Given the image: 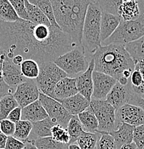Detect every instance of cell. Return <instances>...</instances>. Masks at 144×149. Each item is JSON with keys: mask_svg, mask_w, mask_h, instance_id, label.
Returning <instances> with one entry per match:
<instances>
[{"mask_svg": "<svg viewBox=\"0 0 144 149\" xmlns=\"http://www.w3.org/2000/svg\"><path fill=\"white\" fill-rule=\"evenodd\" d=\"M77 47L60 28L35 24L19 19L15 22L0 20V47L12 60L21 55L38 65L54 62L58 57Z\"/></svg>", "mask_w": 144, "mask_h": 149, "instance_id": "6da1fadb", "label": "cell"}, {"mask_svg": "<svg viewBox=\"0 0 144 149\" xmlns=\"http://www.w3.org/2000/svg\"><path fill=\"white\" fill-rule=\"evenodd\" d=\"M55 21L62 32L70 37L77 46H82V35L88 0L50 1Z\"/></svg>", "mask_w": 144, "mask_h": 149, "instance_id": "7a4b0ae2", "label": "cell"}, {"mask_svg": "<svg viewBox=\"0 0 144 149\" xmlns=\"http://www.w3.org/2000/svg\"><path fill=\"white\" fill-rule=\"evenodd\" d=\"M94 70L103 72L118 80L125 71L134 72L135 63L125 45L111 44L100 46L92 56Z\"/></svg>", "mask_w": 144, "mask_h": 149, "instance_id": "3957f363", "label": "cell"}, {"mask_svg": "<svg viewBox=\"0 0 144 149\" xmlns=\"http://www.w3.org/2000/svg\"><path fill=\"white\" fill-rule=\"evenodd\" d=\"M102 11L97 1H91L87 9L82 35V46L86 53L92 56L101 46L100 19Z\"/></svg>", "mask_w": 144, "mask_h": 149, "instance_id": "277c9868", "label": "cell"}, {"mask_svg": "<svg viewBox=\"0 0 144 149\" xmlns=\"http://www.w3.org/2000/svg\"><path fill=\"white\" fill-rule=\"evenodd\" d=\"M90 61L83 47L77 46L60 55L54 63L67 77L76 78L88 70Z\"/></svg>", "mask_w": 144, "mask_h": 149, "instance_id": "5b68a950", "label": "cell"}, {"mask_svg": "<svg viewBox=\"0 0 144 149\" xmlns=\"http://www.w3.org/2000/svg\"><path fill=\"white\" fill-rule=\"evenodd\" d=\"M144 36V14L137 19L120 21V24L109 38L101 43L102 46L111 44L125 45Z\"/></svg>", "mask_w": 144, "mask_h": 149, "instance_id": "8992f818", "label": "cell"}, {"mask_svg": "<svg viewBox=\"0 0 144 149\" xmlns=\"http://www.w3.org/2000/svg\"><path fill=\"white\" fill-rule=\"evenodd\" d=\"M40 72L36 78V83L40 93L51 97L55 85L60 80L67 77L64 71L55 64L47 62L39 65Z\"/></svg>", "mask_w": 144, "mask_h": 149, "instance_id": "52a82bcc", "label": "cell"}, {"mask_svg": "<svg viewBox=\"0 0 144 149\" xmlns=\"http://www.w3.org/2000/svg\"><path fill=\"white\" fill-rule=\"evenodd\" d=\"M88 109L92 111L97 118V132L110 133L116 130V111L106 100H91Z\"/></svg>", "mask_w": 144, "mask_h": 149, "instance_id": "ba28073f", "label": "cell"}, {"mask_svg": "<svg viewBox=\"0 0 144 149\" xmlns=\"http://www.w3.org/2000/svg\"><path fill=\"white\" fill-rule=\"evenodd\" d=\"M39 100L45 110L48 117L54 123L66 128L71 116L60 102L40 93Z\"/></svg>", "mask_w": 144, "mask_h": 149, "instance_id": "9c48e42d", "label": "cell"}, {"mask_svg": "<svg viewBox=\"0 0 144 149\" xmlns=\"http://www.w3.org/2000/svg\"><path fill=\"white\" fill-rule=\"evenodd\" d=\"M40 93L36 80L28 79L17 87L13 93V96L20 108H24L32 102L38 100Z\"/></svg>", "mask_w": 144, "mask_h": 149, "instance_id": "30bf717a", "label": "cell"}, {"mask_svg": "<svg viewBox=\"0 0 144 149\" xmlns=\"http://www.w3.org/2000/svg\"><path fill=\"white\" fill-rule=\"evenodd\" d=\"M115 117L116 127L120 123L128 124L134 127L144 125V111L139 107L129 103L117 110Z\"/></svg>", "mask_w": 144, "mask_h": 149, "instance_id": "8fae6325", "label": "cell"}, {"mask_svg": "<svg viewBox=\"0 0 144 149\" xmlns=\"http://www.w3.org/2000/svg\"><path fill=\"white\" fill-rule=\"evenodd\" d=\"M93 82V91L91 100H106L107 95L117 83V80L108 74L94 70Z\"/></svg>", "mask_w": 144, "mask_h": 149, "instance_id": "7c38bea8", "label": "cell"}, {"mask_svg": "<svg viewBox=\"0 0 144 149\" xmlns=\"http://www.w3.org/2000/svg\"><path fill=\"white\" fill-rule=\"evenodd\" d=\"M134 94L131 90L130 80L126 86H123L117 81L107 95L106 100L117 111L125 104L128 103Z\"/></svg>", "mask_w": 144, "mask_h": 149, "instance_id": "4fadbf2b", "label": "cell"}, {"mask_svg": "<svg viewBox=\"0 0 144 149\" xmlns=\"http://www.w3.org/2000/svg\"><path fill=\"white\" fill-rule=\"evenodd\" d=\"M2 76L5 83L15 91L20 83L28 80L22 74L20 66L14 64L8 57L3 60Z\"/></svg>", "mask_w": 144, "mask_h": 149, "instance_id": "5bb4252c", "label": "cell"}, {"mask_svg": "<svg viewBox=\"0 0 144 149\" xmlns=\"http://www.w3.org/2000/svg\"><path fill=\"white\" fill-rule=\"evenodd\" d=\"M118 14L122 21L137 19L144 14V1L122 0Z\"/></svg>", "mask_w": 144, "mask_h": 149, "instance_id": "9a60e30c", "label": "cell"}, {"mask_svg": "<svg viewBox=\"0 0 144 149\" xmlns=\"http://www.w3.org/2000/svg\"><path fill=\"white\" fill-rule=\"evenodd\" d=\"M94 71V60L91 58L88 70L83 74L76 77V86L78 93L85 97L89 101L93 91V72Z\"/></svg>", "mask_w": 144, "mask_h": 149, "instance_id": "2e32d148", "label": "cell"}, {"mask_svg": "<svg viewBox=\"0 0 144 149\" xmlns=\"http://www.w3.org/2000/svg\"><path fill=\"white\" fill-rule=\"evenodd\" d=\"M78 93L76 86V78L66 77L57 83L50 97L56 100H63Z\"/></svg>", "mask_w": 144, "mask_h": 149, "instance_id": "e0dca14e", "label": "cell"}, {"mask_svg": "<svg viewBox=\"0 0 144 149\" xmlns=\"http://www.w3.org/2000/svg\"><path fill=\"white\" fill-rule=\"evenodd\" d=\"M58 101L63 105L71 116H77L83 113L88 109L90 102L80 93H77L75 95L68 98L59 100Z\"/></svg>", "mask_w": 144, "mask_h": 149, "instance_id": "ac0fdd59", "label": "cell"}, {"mask_svg": "<svg viewBox=\"0 0 144 149\" xmlns=\"http://www.w3.org/2000/svg\"><path fill=\"white\" fill-rule=\"evenodd\" d=\"M120 19L118 15H111V14L102 12L101 19H100V41L101 43L109 38L118 25L120 24Z\"/></svg>", "mask_w": 144, "mask_h": 149, "instance_id": "d6986e66", "label": "cell"}, {"mask_svg": "<svg viewBox=\"0 0 144 149\" xmlns=\"http://www.w3.org/2000/svg\"><path fill=\"white\" fill-rule=\"evenodd\" d=\"M47 117L45 110L39 100L22 109L21 120L35 123L44 120Z\"/></svg>", "mask_w": 144, "mask_h": 149, "instance_id": "ffe728a7", "label": "cell"}, {"mask_svg": "<svg viewBox=\"0 0 144 149\" xmlns=\"http://www.w3.org/2000/svg\"><path fill=\"white\" fill-rule=\"evenodd\" d=\"M134 128L135 127L128 124L120 123L118 125L117 129L108 133L115 140L118 149H120L125 144L133 142Z\"/></svg>", "mask_w": 144, "mask_h": 149, "instance_id": "44dd1931", "label": "cell"}, {"mask_svg": "<svg viewBox=\"0 0 144 149\" xmlns=\"http://www.w3.org/2000/svg\"><path fill=\"white\" fill-rule=\"evenodd\" d=\"M55 123L51 120L49 117L38 122L32 123V130L29 136L28 141L33 142L38 138H45L51 136V130Z\"/></svg>", "mask_w": 144, "mask_h": 149, "instance_id": "7402d4cb", "label": "cell"}, {"mask_svg": "<svg viewBox=\"0 0 144 149\" xmlns=\"http://www.w3.org/2000/svg\"><path fill=\"white\" fill-rule=\"evenodd\" d=\"M25 7L28 15V22L35 24H42L50 27L51 24L48 19L38 7L31 4L29 0L25 1Z\"/></svg>", "mask_w": 144, "mask_h": 149, "instance_id": "603a6c76", "label": "cell"}, {"mask_svg": "<svg viewBox=\"0 0 144 149\" xmlns=\"http://www.w3.org/2000/svg\"><path fill=\"white\" fill-rule=\"evenodd\" d=\"M77 117L81 123L84 131L92 133H97L98 122L92 111L87 109L77 115Z\"/></svg>", "mask_w": 144, "mask_h": 149, "instance_id": "cb8c5ba5", "label": "cell"}, {"mask_svg": "<svg viewBox=\"0 0 144 149\" xmlns=\"http://www.w3.org/2000/svg\"><path fill=\"white\" fill-rule=\"evenodd\" d=\"M125 48L134 63L144 60V36L138 40L126 44Z\"/></svg>", "mask_w": 144, "mask_h": 149, "instance_id": "d4e9b609", "label": "cell"}, {"mask_svg": "<svg viewBox=\"0 0 144 149\" xmlns=\"http://www.w3.org/2000/svg\"><path fill=\"white\" fill-rule=\"evenodd\" d=\"M17 107H19V104L13 95H7L1 97L0 99V121L7 119L10 112Z\"/></svg>", "mask_w": 144, "mask_h": 149, "instance_id": "484cf974", "label": "cell"}, {"mask_svg": "<svg viewBox=\"0 0 144 149\" xmlns=\"http://www.w3.org/2000/svg\"><path fill=\"white\" fill-rule=\"evenodd\" d=\"M32 130V123L21 120L15 123V131L13 137L24 143L29 139Z\"/></svg>", "mask_w": 144, "mask_h": 149, "instance_id": "4316f807", "label": "cell"}, {"mask_svg": "<svg viewBox=\"0 0 144 149\" xmlns=\"http://www.w3.org/2000/svg\"><path fill=\"white\" fill-rule=\"evenodd\" d=\"M66 129H67L68 134H69L70 138L69 144L76 143L79 137L84 132L83 126L81 125V123L79 120L77 116H72L69 123H68Z\"/></svg>", "mask_w": 144, "mask_h": 149, "instance_id": "83f0119b", "label": "cell"}, {"mask_svg": "<svg viewBox=\"0 0 144 149\" xmlns=\"http://www.w3.org/2000/svg\"><path fill=\"white\" fill-rule=\"evenodd\" d=\"M29 2L31 4H35V6H37L41 9L43 14L45 15L46 17L49 20L51 26L59 28L58 24L55 21L53 8H52V4H51V1L49 0H32V1H29Z\"/></svg>", "mask_w": 144, "mask_h": 149, "instance_id": "f1b7e54d", "label": "cell"}, {"mask_svg": "<svg viewBox=\"0 0 144 149\" xmlns=\"http://www.w3.org/2000/svg\"><path fill=\"white\" fill-rule=\"evenodd\" d=\"M22 75L29 80H36L40 72L38 63L32 60H24L20 65Z\"/></svg>", "mask_w": 144, "mask_h": 149, "instance_id": "f546056e", "label": "cell"}, {"mask_svg": "<svg viewBox=\"0 0 144 149\" xmlns=\"http://www.w3.org/2000/svg\"><path fill=\"white\" fill-rule=\"evenodd\" d=\"M100 133H88L84 131L77 139V143L80 149H95Z\"/></svg>", "mask_w": 144, "mask_h": 149, "instance_id": "4dcf8cb0", "label": "cell"}, {"mask_svg": "<svg viewBox=\"0 0 144 149\" xmlns=\"http://www.w3.org/2000/svg\"><path fill=\"white\" fill-rule=\"evenodd\" d=\"M32 143L38 149H67L68 146L56 142L51 136L38 138Z\"/></svg>", "mask_w": 144, "mask_h": 149, "instance_id": "1f68e13d", "label": "cell"}, {"mask_svg": "<svg viewBox=\"0 0 144 149\" xmlns=\"http://www.w3.org/2000/svg\"><path fill=\"white\" fill-rule=\"evenodd\" d=\"M51 137L56 142L64 145H68L70 141L67 129L58 124L52 127L51 130Z\"/></svg>", "mask_w": 144, "mask_h": 149, "instance_id": "d6a6232c", "label": "cell"}, {"mask_svg": "<svg viewBox=\"0 0 144 149\" xmlns=\"http://www.w3.org/2000/svg\"><path fill=\"white\" fill-rule=\"evenodd\" d=\"M97 133H100V136L97 140L95 149H118L115 140L110 133L106 132Z\"/></svg>", "mask_w": 144, "mask_h": 149, "instance_id": "836d02e7", "label": "cell"}, {"mask_svg": "<svg viewBox=\"0 0 144 149\" xmlns=\"http://www.w3.org/2000/svg\"><path fill=\"white\" fill-rule=\"evenodd\" d=\"M102 12L118 15V8L121 4L122 0H106V1H97Z\"/></svg>", "mask_w": 144, "mask_h": 149, "instance_id": "e575fe53", "label": "cell"}, {"mask_svg": "<svg viewBox=\"0 0 144 149\" xmlns=\"http://www.w3.org/2000/svg\"><path fill=\"white\" fill-rule=\"evenodd\" d=\"M10 1L19 18L24 20V21H28V15H27V9L25 7V1L24 0H10Z\"/></svg>", "mask_w": 144, "mask_h": 149, "instance_id": "d590c367", "label": "cell"}, {"mask_svg": "<svg viewBox=\"0 0 144 149\" xmlns=\"http://www.w3.org/2000/svg\"><path fill=\"white\" fill-rule=\"evenodd\" d=\"M133 142L136 144L138 149H144V125L135 127Z\"/></svg>", "mask_w": 144, "mask_h": 149, "instance_id": "8d00e7d4", "label": "cell"}, {"mask_svg": "<svg viewBox=\"0 0 144 149\" xmlns=\"http://www.w3.org/2000/svg\"><path fill=\"white\" fill-rule=\"evenodd\" d=\"M15 131V123L11 122L10 120L5 119L0 121V132L7 136H13Z\"/></svg>", "mask_w": 144, "mask_h": 149, "instance_id": "74e56055", "label": "cell"}, {"mask_svg": "<svg viewBox=\"0 0 144 149\" xmlns=\"http://www.w3.org/2000/svg\"><path fill=\"white\" fill-rule=\"evenodd\" d=\"M24 147V143L15 139L13 136H9L6 143L5 149H22Z\"/></svg>", "mask_w": 144, "mask_h": 149, "instance_id": "f35d334b", "label": "cell"}, {"mask_svg": "<svg viewBox=\"0 0 144 149\" xmlns=\"http://www.w3.org/2000/svg\"><path fill=\"white\" fill-rule=\"evenodd\" d=\"M129 80L132 87H138L144 83L142 74L139 71L136 70H134V72H132Z\"/></svg>", "mask_w": 144, "mask_h": 149, "instance_id": "ab89813d", "label": "cell"}, {"mask_svg": "<svg viewBox=\"0 0 144 149\" xmlns=\"http://www.w3.org/2000/svg\"><path fill=\"white\" fill-rule=\"evenodd\" d=\"M14 92L15 91L12 90L10 87H9L4 81L2 72H0V99L7 95H13Z\"/></svg>", "mask_w": 144, "mask_h": 149, "instance_id": "60d3db41", "label": "cell"}, {"mask_svg": "<svg viewBox=\"0 0 144 149\" xmlns=\"http://www.w3.org/2000/svg\"><path fill=\"white\" fill-rule=\"evenodd\" d=\"M22 109V108L19 106L15 108V109H14L12 111H11L10 114L7 116V120H10L11 122L14 123H17L19 120H21Z\"/></svg>", "mask_w": 144, "mask_h": 149, "instance_id": "b9f144b4", "label": "cell"}, {"mask_svg": "<svg viewBox=\"0 0 144 149\" xmlns=\"http://www.w3.org/2000/svg\"><path fill=\"white\" fill-rule=\"evenodd\" d=\"M128 103L131 104V105H136V106L141 108L144 111V99L142 98L141 96L134 94V95L132 96L131 100H130Z\"/></svg>", "mask_w": 144, "mask_h": 149, "instance_id": "7bdbcfd3", "label": "cell"}, {"mask_svg": "<svg viewBox=\"0 0 144 149\" xmlns=\"http://www.w3.org/2000/svg\"><path fill=\"white\" fill-rule=\"evenodd\" d=\"M131 90H132L133 93H134V94L141 96V97H142L144 95V83L138 87H132L131 85Z\"/></svg>", "mask_w": 144, "mask_h": 149, "instance_id": "ee69618b", "label": "cell"}, {"mask_svg": "<svg viewBox=\"0 0 144 149\" xmlns=\"http://www.w3.org/2000/svg\"><path fill=\"white\" fill-rule=\"evenodd\" d=\"M135 70L141 72L144 80V60H141V61L135 63Z\"/></svg>", "mask_w": 144, "mask_h": 149, "instance_id": "f6af8a7d", "label": "cell"}, {"mask_svg": "<svg viewBox=\"0 0 144 149\" xmlns=\"http://www.w3.org/2000/svg\"><path fill=\"white\" fill-rule=\"evenodd\" d=\"M7 138L8 137L7 136H5V135L0 132V149L5 148Z\"/></svg>", "mask_w": 144, "mask_h": 149, "instance_id": "bcb514c9", "label": "cell"}, {"mask_svg": "<svg viewBox=\"0 0 144 149\" xmlns=\"http://www.w3.org/2000/svg\"><path fill=\"white\" fill-rule=\"evenodd\" d=\"M12 62H13V63L15 65H18V66H20L21 65L22 63V62L24 61V59H23V57H22L21 55H16L15 56V57L12 58Z\"/></svg>", "mask_w": 144, "mask_h": 149, "instance_id": "7dc6e473", "label": "cell"}, {"mask_svg": "<svg viewBox=\"0 0 144 149\" xmlns=\"http://www.w3.org/2000/svg\"><path fill=\"white\" fill-rule=\"evenodd\" d=\"M22 149H38L36 148L35 145L33 144V143L32 141H28L27 140L26 142H24V147Z\"/></svg>", "mask_w": 144, "mask_h": 149, "instance_id": "c3c4849f", "label": "cell"}, {"mask_svg": "<svg viewBox=\"0 0 144 149\" xmlns=\"http://www.w3.org/2000/svg\"><path fill=\"white\" fill-rule=\"evenodd\" d=\"M120 149H138V148L136 144L134 142H132L131 143H127L122 146Z\"/></svg>", "mask_w": 144, "mask_h": 149, "instance_id": "681fc988", "label": "cell"}, {"mask_svg": "<svg viewBox=\"0 0 144 149\" xmlns=\"http://www.w3.org/2000/svg\"><path fill=\"white\" fill-rule=\"evenodd\" d=\"M67 149H80V146L77 145L76 143H70L67 146Z\"/></svg>", "mask_w": 144, "mask_h": 149, "instance_id": "f907efd6", "label": "cell"}, {"mask_svg": "<svg viewBox=\"0 0 144 149\" xmlns=\"http://www.w3.org/2000/svg\"><path fill=\"white\" fill-rule=\"evenodd\" d=\"M7 57V55H6V52L0 47V60H4V59Z\"/></svg>", "mask_w": 144, "mask_h": 149, "instance_id": "816d5d0a", "label": "cell"}, {"mask_svg": "<svg viewBox=\"0 0 144 149\" xmlns=\"http://www.w3.org/2000/svg\"><path fill=\"white\" fill-rule=\"evenodd\" d=\"M2 67H3V61L0 60V72H2Z\"/></svg>", "mask_w": 144, "mask_h": 149, "instance_id": "f5cc1de1", "label": "cell"}, {"mask_svg": "<svg viewBox=\"0 0 144 149\" xmlns=\"http://www.w3.org/2000/svg\"><path fill=\"white\" fill-rule=\"evenodd\" d=\"M142 97V98H143V99H144V95H143V96H142V97Z\"/></svg>", "mask_w": 144, "mask_h": 149, "instance_id": "db71d44e", "label": "cell"}, {"mask_svg": "<svg viewBox=\"0 0 144 149\" xmlns=\"http://www.w3.org/2000/svg\"><path fill=\"white\" fill-rule=\"evenodd\" d=\"M4 149H5V148H4Z\"/></svg>", "mask_w": 144, "mask_h": 149, "instance_id": "11a10c76", "label": "cell"}]
</instances>
